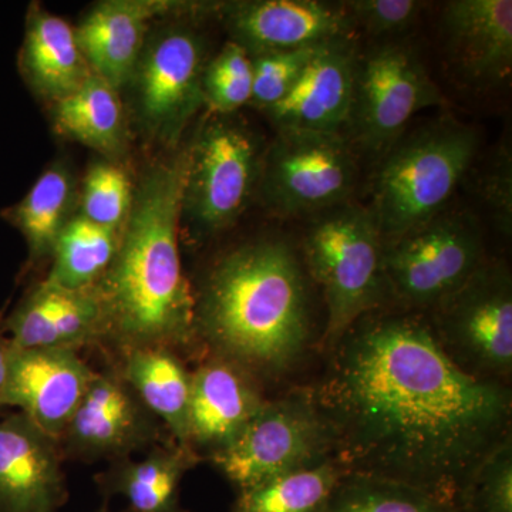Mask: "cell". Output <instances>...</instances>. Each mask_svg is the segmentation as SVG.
<instances>
[{
  "label": "cell",
  "mask_w": 512,
  "mask_h": 512,
  "mask_svg": "<svg viewBox=\"0 0 512 512\" xmlns=\"http://www.w3.org/2000/svg\"><path fill=\"white\" fill-rule=\"evenodd\" d=\"M311 390L346 473L413 485L461 508L485 458L511 439L507 384L474 376L414 313H367Z\"/></svg>",
  "instance_id": "6da1fadb"
},
{
  "label": "cell",
  "mask_w": 512,
  "mask_h": 512,
  "mask_svg": "<svg viewBox=\"0 0 512 512\" xmlns=\"http://www.w3.org/2000/svg\"><path fill=\"white\" fill-rule=\"evenodd\" d=\"M187 153L153 165L133 194L119 248L94 286L107 339L119 352L167 348L181 353L197 342L195 295L184 274L180 222Z\"/></svg>",
  "instance_id": "7a4b0ae2"
},
{
  "label": "cell",
  "mask_w": 512,
  "mask_h": 512,
  "mask_svg": "<svg viewBox=\"0 0 512 512\" xmlns=\"http://www.w3.org/2000/svg\"><path fill=\"white\" fill-rule=\"evenodd\" d=\"M195 329L211 355L255 377L288 370L311 339L308 284L295 249L261 239L222 255L195 296Z\"/></svg>",
  "instance_id": "3957f363"
},
{
  "label": "cell",
  "mask_w": 512,
  "mask_h": 512,
  "mask_svg": "<svg viewBox=\"0 0 512 512\" xmlns=\"http://www.w3.org/2000/svg\"><path fill=\"white\" fill-rule=\"evenodd\" d=\"M478 147L476 128L447 117L400 137L386 151L369 208L383 244L444 211L473 165Z\"/></svg>",
  "instance_id": "277c9868"
},
{
  "label": "cell",
  "mask_w": 512,
  "mask_h": 512,
  "mask_svg": "<svg viewBox=\"0 0 512 512\" xmlns=\"http://www.w3.org/2000/svg\"><path fill=\"white\" fill-rule=\"evenodd\" d=\"M383 239L369 208L346 204L319 212L306 229V268L328 308L325 342L333 348L367 313L379 309L387 291Z\"/></svg>",
  "instance_id": "5b68a950"
},
{
  "label": "cell",
  "mask_w": 512,
  "mask_h": 512,
  "mask_svg": "<svg viewBox=\"0 0 512 512\" xmlns=\"http://www.w3.org/2000/svg\"><path fill=\"white\" fill-rule=\"evenodd\" d=\"M333 437L311 390L265 400L234 443L211 457L239 491L329 460Z\"/></svg>",
  "instance_id": "8992f818"
},
{
  "label": "cell",
  "mask_w": 512,
  "mask_h": 512,
  "mask_svg": "<svg viewBox=\"0 0 512 512\" xmlns=\"http://www.w3.org/2000/svg\"><path fill=\"white\" fill-rule=\"evenodd\" d=\"M485 262L480 224L467 211H443L384 244L387 291L404 305L431 309Z\"/></svg>",
  "instance_id": "52a82bcc"
},
{
  "label": "cell",
  "mask_w": 512,
  "mask_h": 512,
  "mask_svg": "<svg viewBox=\"0 0 512 512\" xmlns=\"http://www.w3.org/2000/svg\"><path fill=\"white\" fill-rule=\"evenodd\" d=\"M431 312L434 335L461 369L505 383L512 369V282L507 266L485 261Z\"/></svg>",
  "instance_id": "ba28073f"
},
{
  "label": "cell",
  "mask_w": 512,
  "mask_h": 512,
  "mask_svg": "<svg viewBox=\"0 0 512 512\" xmlns=\"http://www.w3.org/2000/svg\"><path fill=\"white\" fill-rule=\"evenodd\" d=\"M258 141L241 124L212 119L187 151L183 214L201 237L234 225L259 183Z\"/></svg>",
  "instance_id": "9c48e42d"
},
{
  "label": "cell",
  "mask_w": 512,
  "mask_h": 512,
  "mask_svg": "<svg viewBox=\"0 0 512 512\" xmlns=\"http://www.w3.org/2000/svg\"><path fill=\"white\" fill-rule=\"evenodd\" d=\"M356 181L355 156L342 134L284 130L262 157L258 185L269 210L296 217L346 204Z\"/></svg>",
  "instance_id": "30bf717a"
},
{
  "label": "cell",
  "mask_w": 512,
  "mask_h": 512,
  "mask_svg": "<svg viewBox=\"0 0 512 512\" xmlns=\"http://www.w3.org/2000/svg\"><path fill=\"white\" fill-rule=\"evenodd\" d=\"M444 103L412 47L382 43L357 57L348 127L360 147L383 153L402 137L414 114Z\"/></svg>",
  "instance_id": "8fae6325"
},
{
  "label": "cell",
  "mask_w": 512,
  "mask_h": 512,
  "mask_svg": "<svg viewBox=\"0 0 512 512\" xmlns=\"http://www.w3.org/2000/svg\"><path fill=\"white\" fill-rule=\"evenodd\" d=\"M164 424L144 406L116 367L100 370L59 444L64 461L110 463L170 443Z\"/></svg>",
  "instance_id": "7c38bea8"
},
{
  "label": "cell",
  "mask_w": 512,
  "mask_h": 512,
  "mask_svg": "<svg viewBox=\"0 0 512 512\" xmlns=\"http://www.w3.org/2000/svg\"><path fill=\"white\" fill-rule=\"evenodd\" d=\"M204 39L184 25L160 30L144 45L134 72L138 116L151 136L173 144L204 103Z\"/></svg>",
  "instance_id": "4fadbf2b"
},
{
  "label": "cell",
  "mask_w": 512,
  "mask_h": 512,
  "mask_svg": "<svg viewBox=\"0 0 512 512\" xmlns=\"http://www.w3.org/2000/svg\"><path fill=\"white\" fill-rule=\"evenodd\" d=\"M218 10L232 42L251 57L345 39L356 29L343 2L242 0L220 3Z\"/></svg>",
  "instance_id": "5bb4252c"
},
{
  "label": "cell",
  "mask_w": 512,
  "mask_h": 512,
  "mask_svg": "<svg viewBox=\"0 0 512 512\" xmlns=\"http://www.w3.org/2000/svg\"><path fill=\"white\" fill-rule=\"evenodd\" d=\"M94 375L73 350L12 348L5 407H16L59 441Z\"/></svg>",
  "instance_id": "9a60e30c"
},
{
  "label": "cell",
  "mask_w": 512,
  "mask_h": 512,
  "mask_svg": "<svg viewBox=\"0 0 512 512\" xmlns=\"http://www.w3.org/2000/svg\"><path fill=\"white\" fill-rule=\"evenodd\" d=\"M2 326L15 349L80 352L107 339L96 289H67L46 279L26 293Z\"/></svg>",
  "instance_id": "2e32d148"
},
{
  "label": "cell",
  "mask_w": 512,
  "mask_h": 512,
  "mask_svg": "<svg viewBox=\"0 0 512 512\" xmlns=\"http://www.w3.org/2000/svg\"><path fill=\"white\" fill-rule=\"evenodd\" d=\"M218 3L163 0H106L94 6L76 29L77 42L93 74L120 89L133 80L151 20L168 13L200 12Z\"/></svg>",
  "instance_id": "e0dca14e"
},
{
  "label": "cell",
  "mask_w": 512,
  "mask_h": 512,
  "mask_svg": "<svg viewBox=\"0 0 512 512\" xmlns=\"http://www.w3.org/2000/svg\"><path fill=\"white\" fill-rule=\"evenodd\" d=\"M59 441L22 413L0 420V512H60L66 504Z\"/></svg>",
  "instance_id": "ac0fdd59"
},
{
  "label": "cell",
  "mask_w": 512,
  "mask_h": 512,
  "mask_svg": "<svg viewBox=\"0 0 512 512\" xmlns=\"http://www.w3.org/2000/svg\"><path fill=\"white\" fill-rule=\"evenodd\" d=\"M357 57L352 37L323 43L291 92L266 110L278 131L342 134L352 111Z\"/></svg>",
  "instance_id": "d6986e66"
},
{
  "label": "cell",
  "mask_w": 512,
  "mask_h": 512,
  "mask_svg": "<svg viewBox=\"0 0 512 512\" xmlns=\"http://www.w3.org/2000/svg\"><path fill=\"white\" fill-rule=\"evenodd\" d=\"M264 397L244 367L211 355L192 372L188 441L200 456L225 450L258 413Z\"/></svg>",
  "instance_id": "ffe728a7"
},
{
  "label": "cell",
  "mask_w": 512,
  "mask_h": 512,
  "mask_svg": "<svg viewBox=\"0 0 512 512\" xmlns=\"http://www.w3.org/2000/svg\"><path fill=\"white\" fill-rule=\"evenodd\" d=\"M447 55L461 79L493 87L512 73L511 0H453L443 10Z\"/></svg>",
  "instance_id": "44dd1931"
},
{
  "label": "cell",
  "mask_w": 512,
  "mask_h": 512,
  "mask_svg": "<svg viewBox=\"0 0 512 512\" xmlns=\"http://www.w3.org/2000/svg\"><path fill=\"white\" fill-rule=\"evenodd\" d=\"M200 461L190 447L170 441L133 457L110 463L94 477L104 497H123L130 512H184L180 503L185 474Z\"/></svg>",
  "instance_id": "7402d4cb"
},
{
  "label": "cell",
  "mask_w": 512,
  "mask_h": 512,
  "mask_svg": "<svg viewBox=\"0 0 512 512\" xmlns=\"http://www.w3.org/2000/svg\"><path fill=\"white\" fill-rule=\"evenodd\" d=\"M20 63L30 86L52 103L76 92L93 74L76 29L39 6L30 9Z\"/></svg>",
  "instance_id": "603a6c76"
},
{
  "label": "cell",
  "mask_w": 512,
  "mask_h": 512,
  "mask_svg": "<svg viewBox=\"0 0 512 512\" xmlns=\"http://www.w3.org/2000/svg\"><path fill=\"white\" fill-rule=\"evenodd\" d=\"M120 355L116 369L121 377L164 424L171 439L190 447L188 413L192 372L181 353L167 348H140L123 350Z\"/></svg>",
  "instance_id": "cb8c5ba5"
},
{
  "label": "cell",
  "mask_w": 512,
  "mask_h": 512,
  "mask_svg": "<svg viewBox=\"0 0 512 512\" xmlns=\"http://www.w3.org/2000/svg\"><path fill=\"white\" fill-rule=\"evenodd\" d=\"M52 119L62 136L101 153H119L124 146L126 124L119 94L96 74L53 103Z\"/></svg>",
  "instance_id": "d4e9b609"
},
{
  "label": "cell",
  "mask_w": 512,
  "mask_h": 512,
  "mask_svg": "<svg viewBox=\"0 0 512 512\" xmlns=\"http://www.w3.org/2000/svg\"><path fill=\"white\" fill-rule=\"evenodd\" d=\"M74 183L63 165L47 168L23 200L9 211L10 221L22 232L30 259L52 258L57 238L72 220Z\"/></svg>",
  "instance_id": "484cf974"
},
{
  "label": "cell",
  "mask_w": 512,
  "mask_h": 512,
  "mask_svg": "<svg viewBox=\"0 0 512 512\" xmlns=\"http://www.w3.org/2000/svg\"><path fill=\"white\" fill-rule=\"evenodd\" d=\"M335 458L281 474L239 491L234 512H326L345 477Z\"/></svg>",
  "instance_id": "4316f807"
},
{
  "label": "cell",
  "mask_w": 512,
  "mask_h": 512,
  "mask_svg": "<svg viewBox=\"0 0 512 512\" xmlns=\"http://www.w3.org/2000/svg\"><path fill=\"white\" fill-rule=\"evenodd\" d=\"M120 232L76 215L57 238L46 281L67 289L94 288L116 256Z\"/></svg>",
  "instance_id": "83f0119b"
},
{
  "label": "cell",
  "mask_w": 512,
  "mask_h": 512,
  "mask_svg": "<svg viewBox=\"0 0 512 512\" xmlns=\"http://www.w3.org/2000/svg\"><path fill=\"white\" fill-rule=\"evenodd\" d=\"M326 512H463L458 505L413 485L346 473Z\"/></svg>",
  "instance_id": "f1b7e54d"
},
{
  "label": "cell",
  "mask_w": 512,
  "mask_h": 512,
  "mask_svg": "<svg viewBox=\"0 0 512 512\" xmlns=\"http://www.w3.org/2000/svg\"><path fill=\"white\" fill-rule=\"evenodd\" d=\"M133 187L123 168L94 164L83 184L82 215L103 227L123 228L133 202Z\"/></svg>",
  "instance_id": "f546056e"
},
{
  "label": "cell",
  "mask_w": 512,
  "mask_h": 512,
  "mask_svg": "<svg viewBox=\"0 0 512 512\" xmlns=\"http://www.w3.org/2000/svg\"><path fill=\"white\" fill-rule=\"evenodd\" d=\"M322 45L279 50L252 57V103L259 109L268 110L284 99Z\"/></svg>",
  "instance_id": "4dcf8cb0"
},
{
  "label": "cell",
  "mask_w": 512,
  "mask_h": 512,
  "mask_svg": "<svg viewBox=\"0 0 512 512\" xmlns=\"http://www.w3.org/2000/svg\"><path fill=\"white\" fill-rule=\"evenodd\" d=\"M463 512H512V443L495 448L474 474L461 504Z\"/></svg>",
  "instance_id": "1f68e13d"
},
{
  "label": "cell",
  "mask_w": 512,
  "mask_h": 512,
  "mask_svg": "<svg viewBox=\"0 0 512 512\" xmlns=\"http://www.w3.org/2000/svg\"><path fill=\"white\" fill-rule=\"evenodd\" d=\"M355 28L376 37L403 35L412 28L426 2L419 0H350L343 2Z\"/></svg>",
  "instance_id": "d6a6232c"
},
{
  "label": "cell",
  "mask_w": 512,
  "mask_h": 512,
  "mask_svg": "<svg viewBox=\"0 0 512 512\" xmlns=\"http://www.w3.org/2000/svg\"><path fill=\"white\" fill-rule=\"evenodd\" d=\"M484 201L493 212L498 228L511 234L512 225V167L511 153L503 147L491 164L483 184Z\"/></svg>",
  "instance_id": "836d02e7"
},
{
  "label": "cell",
  "mask_w": 512,
  "mask_h": 512,
  "mask_svg": "<svg viewBox=\"0 0 512 512\" xmlns=\"http://www.w3.org/2000/svg\"><path fill=\"white\" fill-rule=\"evenodd\" d=\"M12 345L0 323V409L5 407L6 384H8L9 362Z\"/></svg>",
  "instance_id": "e575fe53"
},
{
  "label": "cell",
  "mask_w": 512,
  "mask_h": 512,
  "mask_svg": "<svg viewBox=\"0 0 512 512\" xmlns=\"http://www.w3.org/2000/svg\"><path fill=\"white\" fill-rule=\"evenodd\" d=\"M100 512H109V511H100ZM124 512H130V511H124Z\"/></svg>",
  "instance_id": "d590c367"
}]
</instances>
